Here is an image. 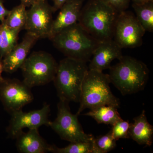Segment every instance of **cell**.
<instances>
[{
  "instance_id": "cell-27",
  "label": "cell",
  "mask_w": 153,
  "mask_h": 153,
  "mask_svg": "<svg viewBox=\"0 0 153 153\" xmlns=\"http://www.w3.org/2000/svg\"><path fill=\"white\" fill-rule=\"evenodd\" d=\"M36 0H21V4L26 7H30L36 2Z\"/></svg>"
},
{
  "instance_id": "cell-2",
  "label": "cell",
  "mask_w": 153,
  "mask_h": 153,
  "mask_svg": "<svg viewBox=\"0 0 153 153\" xmlns=\"http://www.w3.org/2000/svg\"><path fill=\"white\" fill-rule=\"evenodd\" d=\"M149 68L145 63L130 56H123L118 63L111 66V83L123 95L143 90L149 79Z\"/></svg>"
},
{
  "instance_id": "cell-12",
  "label": "cell",
  "mask_w": 153,
  "mask_h": 153,
  "mask_svg": "<svg viewBox=\"0 0 153 153\" xmlns=\"http://www.w3.org/2000/svg\"><path fill=\"white\" fill-rule=\"evenodd\" d=\"M122 49L113 39L100 41L94 51L88 69L103 71L109 68L114 60L122 57Z\"/></svg>"
},
{
  "instance_id": "cell-19",
  "label": "cell",
  "mask_w": 153,
  "mask_h": 153,
  "mask_svg": "<svg viewBox=\"0 0 153 153\" xmlns=\"http://www.w3.org/2000/svg\"><path fill=\"white\" fill-rule=\"evenodd\" d=\"M26 7L20 4L15 7L10 13L3 24L13 30H21L24 29L27 21Z\"/></svg>"
},
{
  "instance_id": "cell-10",
  "label": "cell",
  "mask_w": 153,
  "mask_h": 153,
  "mask_svg": "<svg viewBox=\"0 0 153 153\" xmlns=\"http://www.w3.org/2000/svg\"><path fill=\"white\" fill-rule=\"evenodd\" d=\"M52 7L46 0H36L27 10L25 28L27 33L39 39L49 38L53 20Z\"/></svg>"
},
{
  "instance_id": "cell-4",
  "label": "cell",
  "mask_w": 153,
  "mask_h": 153,
  "mask_svg": "<svg viewBox=\"0 0 153 153\" xmlns=\"http://www.w3.org/2000/svg\"><path fill=\"white\" fill-rule=\"evenodd\" d=\"M66 57L87 62L99 43L79 23L67 27L50 39Z\"/></svg>"
},
{
  "instance_id": "cell-30",
  "label": "cell",
  "mask_w": 153,
  "mask_h": 153,
  "mask_svg": "<svg viewBox=\"0 0 153 153\" xmlns=\"http://www.w3.org/2000/svg\"><path fill=\"white\" fill-rule=\"evenodd\" d=\"M2 43V36H1V25H0V51H1V46Z\"/></svg>"
},
{
  "instance_id": "cell-8",
  "label": "cell",
  "mask_w": 153,
  "mask_h": 153,
  "mask_svg": "<svg viewBox=\"0 0 153 153\" xmlns=\"http://www.w3.org/2000/svg\"><path fill=\"white\" fill-rule=\"evenodd\" d=\"M146 32L136 16L124 11L118 14L113 38L122 49L136 48L142 44Z\"/></svg>"
},
{
  "instance_id": "cell-23",
  "label": "cell",
  "mask_w": 153,
  "mask_h": 153,
  "mask_svg": "<svg viewBox=\"0 0 153 153\" xmlns=\"http://www.w3.org/2000/svg\"><path fill=\"white\" fill-rule=\"evenodd\" d=\"M129 126L128 121L122 120L117 122L112 126V128L110 131L113 137L117 141L120 139L129 138Z\"/></svg>"
},
{
  "instance_id": "cell-7",
  "label": "cell",
  "mask_w": 153,
  "mask_h": 153,
  "mask_svg": "<svg viewBox=\"0 0 153 153\" xmlns=\"http://www.w3.org/2000/svg\"><path fill=\"white\" fill-rule=\"evenodd\" d=\"M68 102L60 100L57 104V117L50 121L49 126L58 134L62 140L71 143L91 142L94 137L85 133L78 120L77 114L70 111Z\"/></svg>"
},
{
  "instance_id": "cell-28",
  "label": "cell",
  "mask_w": 153,
  "mask_h": 153,
  "mask_svg": "<svg viewBox=\"0 0 153 153\" xmlns=\"http://www.w3.org/2000/svg\"><path fill=\"white\" fill-rule=\"evenodd\" d=\"M133 2V4H142L149 2L153 1V0H131Z\"/></svg>"
},
{
  "instance_id": "cell-11",
  "label": "cell",
  "mask_w": 153,
  "mask_h": 153,
  "mask_svg": "<svg viewBox=\"0 0 153 153\" xmlns=\"http://www.w3.org/2000/svg\"><path fill=\"white\" fill-rule=\"evenodd\" d=\"M50 105L45 102L41 109L28 112H23L22 110L10 114L11 117L7 131L11 137L16 135L23 129H38L43 125L49 126L50 121L49 115Z\"/></svg>"
},
{
  "instance_id": "cell-22",
  "label": "cell",
  "mask_w": 153,
  "mask_h": 153,
  "mask_svg": "<svg viewBox=\"0 0 153 153\" xmlns=\"http://www.w3.org/2000/svg\"><path fill=\"white\" fill-rule=\"evenodd\" d=\"M116 141L111 131L104 135L94 137L93 143L95 153H106L112 151L116 146Z\"/></svg>"
},
{
  "instance_id": "cell-24",
  "label": "cell",
  "mask_w": 153,
  "mask_h": 153,
  "mask_svg": "<svg viewBox=\"0 0 153 153\" xmlns=\"http://www.w3.org/2000/svg\"><path fill=\"white\" fill-rule=\"evenodd\" d=\"M117 11L118 13L126 11L131 0H102Z\"/></svg>"
},
{
  "instance_id": "cell-25",
  "label": "cell",
  "mask_w": 153,
  "mask_h": 153,
  "mask_svg": "<svg viewBox=\"0 0 153 153\" xmlns=\"http://www.w3.org/2000/svg\"><path fill=\"white\" fill-rule=\"evenodd\" d=\"M10 11L7 10L4 6L3 0H0V21L1 23L4 21L10 13Z\"/></svg>"
},
{
  "instance_id": "cell-21",
  "label": "cell",
  "mask_w": 153,
  "mask_h": 153,
  "mask_svg": "<svg viewBox=\"0 0 153 153\" xmlns=\"http://www.w3.org/2000/svg\"><path fill=\"white\" fill-rule=\"evenodd\" d=\"M93 141L71 143L64 148H58L53 145L52 153H95Z\"/></svg>"
},
{
  "instance_id": "cell-5",
  "label": "cell",
  "mask_w": 153,
  "mask_h": 153,
  "mask_svg": "<svg viewBox=\"0 0 153 153\" xmlns=\"http://www.w3.org/2000/svg\"><path fill=\"white\" fill-rule=\"evenodd\" d=\"M88 70L85 61L68 57L60 60L53 81L60 100L79 102L82 81Z\"/></svg>"
},
{
  "instance_id": "cell-13",
  "label": "cell",
  "mask_w": 153,
  "mask_h": 153,
  "mask_svg": "<svg viewBox=\"0 0 153 153\" xmlns=\"http://www.w3.org/2000/svg\"><path fill=\"white\" fill-rule=\"evenodd\" d=\"M38 40V38L32 34L26 33L22 42L17 44L2 60L4 71L7 73H13L20 68Z\"/></svg>"
},
{
  "instance_id": "cell-3",
  "label": "cell",
  "mask_w": 153,
  "mask_h": 153,
  "mask_svg": "<svg viewBox=\"0 0 153 153\" xmlns=\"http://www.w3.org/2000/svg\"><path fill=\"white\" fill-rule=\"evenodd\" d=\"M110 83L108 74L88 69L82 81L79 106L76 114L79 116L86 108L93 109L104 105L119 107V99L111 92L109 86Z\"/></svg>"
},
{
  "instance_id": "cell-29",
  "label": "cell",
  "mask_w": 153,
  "mask_h": 153,
  "mask_svg": "<svg viewBox=\"0 0 153 153\" xmlns=\"http://www.w3.org/2000/svg\"><path fill=\"white\" fill-rule=\"evenodd\" d=\"M4 71L2 60L0 59V77L2 76V73Z\"/></svg>"
},
{
  "instance_id": "cell-26",
  "label": "cell",
  "mask_w": 153,
  "mask_h": 153,
  "mask_svg": "<svg viewBox=\"0 0 153 153\" xmlns=\"http://www.w3.org/2000/svg\"><path fill=\"white\" fill-rule=\"evenodd\" d=\"M68 0H53L54 2V5L52 9L54 12L60 9L62 6Z\"/></svg>"
},
{
  "instance_id": "cell-6",
  "label": "cell",
  "mask_w": 153,
  "mask_h": 153,
  "mask_svg": "<svg viewBox=\"0 0 153 153\" xmlns=\"http://www.w3.org/2000/svg\"><path fill=\"white\" fill-rule=\"evenodd\" d=\"M57 65L55 58L48 52H33L20 68L23 81L31 88L48 84L54 80Z\"/></svg>"
},
{
  "instance_id": "cell-9",
  "label": "cell",
  "mask_w": 153,
  "mask_h": 153,
  "mask_svg": "<svg viewBox=\"0 0 153 153\" xmlns=\"http://www.w3.org/2000/svg\"><path fill=\"white\" fill-rule=\"evenodd\" d=\"M33 100L31 88L23 81L0 77V101L10 114L22 110Z\"/></svg>"
},
{
  "instance_id": "cell-17",
  "label": "cell",
  "mask_w": 153,
  "mask_h": 153,
  "mask_svg": "<svg viewBox=\"0 0 153 153\" xmlns=\"http://www.w3.org/2000/svg\"><path fill=\"white\" fill-rule=\"evenodd\" d=\"M117 109V108L112 105H102L91 110L84 115L92 117L98 123L112 126L123 120Z\"/></svg>"
},
{
  "instance_id": "cell-16",
  "label": "cell",
  "mask_w": 153,
  "mask_h": 153,
  "mask_svg": "<svg viewBox=\"0 0 153 153\" xmlns=\"http://www.w3.org/2000/svg\"><path fill=\"white\" fill-rule=\"evenodd\" d=\"M133 120V123H130V138L139 145L150 146L153 142V127L148 121L145 111Z\"/></svg>"
},
{
  "instance_id": "cell-14",
  "label": "cell",
  "mask_w": 153,
  "mask_h": 153,
  "mask_svg": "<svg viewBox=\"0 0 153 153\" xmlns=\"http://www.w3.org/2000/svg\"><path fill=\"white\" fill-rule=\"evenodd\" d=\"M85 0H68L60 8L57 18L53 21L49 39L67 27L78 22Z\"/></svg>"
},
{
  "instance_id": "cell-20",
  "label": "cell",
  "mask_w": 153,
  "mask_h": 153,
  "mask_svg": "<svg viewBox=\"0 0 153 153\" xmlns=\"http://www.w3.org/2000/svg\"><path fill=\"white\" fill-rule=\"evenodd\" d=\"M2 43L0 51V59L2 60L18 44L20 30L8 27L1 23Z\"/></svg>"
},
{
  "instance_id": "cell-1",
  "label": "cell",
  "mask_w": 153,
  "mask_h": 153,
  "mask_svg": "<svg viewBox=\"0 0 153 153\" xmlns=\"http://www.w3.org/2000/svg\"><path fill=\"white\" fill-rule=\"evenodd\" d=\"M119 13L102 0H89L82 7L78 23L100 42L113 39Z\"/></svg>"
},
{
  "instance_id": "cell-15",
  "label": "cell",
  "mask_w": 153,
  "mask_h": 153,
  "mask_svg": "<svg viewBox=\"0 0 153 153\" xmlns=\"http://www.w3.org/2000/svg\"><path fill=\"white\" fill-rule=\"evenodd\" d=\"M16 139L18 150L23 153H46L52 152L53 145L47 143L40 135L38 129H29V131H23L19 133Z\"/></svg>"
},
{
  "instance_id": "cell-18",
  "label": "cell",
  "mask_w": 153,
  "mask_h": 153,
  "mask_svg": "<svg viewBox=\"0 0 153 153\" xmlns=\"http://www.w3.org/2000/svg\"><path fill=\"white\" fill-rule=\"evenodd\" d=\"M136 17L146 32L153 31V1L142 4H133Z\"/></svg>"
}]
</instances>
